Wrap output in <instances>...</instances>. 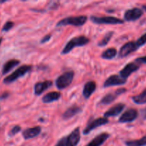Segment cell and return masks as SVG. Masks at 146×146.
<instances>
[{"label":"cell","mask_w":146,"mask_h":146,"mask_svg":"<svg viewBox=\"0 0 146 146\" xmlns=\"http://www.w3.org/2000/svg\"><path fill=\"white\" fill-rule=\"evenodd\" d=\"M90 42V39L85 36H78L72 38L64 46V48L62 50L61 54L62 55H65V54H69L72 49H74L76 47L83 46L87 45Z\"/></svg>","instance_id":"obj_1"},{"label":"cell","mask_w":146,"mask_h":146,"mask_svg":"<svg viewBox=\"0 0 146 146\" xmlns=\"http://www.w3.org/2000/svg\"><path fill=\"white\" fill-rule=\"evenodd\" d=\"M31 69H32V66L31 65L24 64V65L21 66L17 70H15L14 72L11 73L9 76H7V77H5L4 81H3V83L4 84H11V83L16 81L17 79L21 78V77L24 76L26 74L29 72Z\"/></svg>","instance_id":"obj_2"},{"label":"cell","mask_w":146,"mask_h":146,"mask_svg":"<svg viewBox=\"0 0 146 146\" xmlns=\"http://www.w3.org/2000/svg\"><path fill=\"white\" fill-rule=\"evenodd\" d=\"M87 21V17L84 15L76 16V17H68L62 19L58 21L57 27H64V26H74V27H82Z\"/></svg>","instance_id":"obj_3"},{"label":"cell","mask_w":146,"mask_h":146,"mask_svg":"<svg viewBox=\"0 0 146 146\" xmlns=\"http://www.w3.org/2000/svg\"><path fill=\"white\" fill-rule=\"evenodd\" d=\"M74 72L73 71H67L60 76L55 81V86L59 90H63L67 88L73 81Z\"/></svg>","instance_id":"obj_4"},{"label":"cell","mask_w":146,"mask_h":146,"mask_svg":"<svg viewBox=\"0 0 146 146\" xmlns=\"http://www.w3.org/2000/svg\"><path fill=\"white\" fill-rule=\"evenodd\" d=\"M90 20L96 24H123L124 20L115 17H96L91 16Z\"/></svg>","instance_id":"obj_5"},{"label":"cell","mask_w":146,"mask_h":146,"mask_svg":"<svg viewBox=\"0 0 146 146\" xmlns=\"http://www.w3.org/2000/svg\"><path fill=\"white\" fill-rule=\"evenodd\" d=\"M138 48L135 41H128L120 48L118 53V56L120 58H125L132 53L137 51Z\"/></svg>","instance_id":"obj_6"},{"label":"cell","mask_w":146,"mask_h":146,"mask_svg":"<svg viewBox=\"0 0 146 146\" xmlns=\"http://www.w3.org/2000/svg\"><path fill=\"white\" fill-rule=\"evenodd\" d=\"M138 116V112L135 108H129L126 110L119 118L118 122L120 123H127L133 122Z\"/></svg>","instance_id":"obj_7"},{"label":"cell","mask_w":146,"mask_h":146,"mask_svg":"<svg viewBox=\"0 0 146 146\" xmlns=\"http://www.w3.org/2000/svg\"><path fill=\"white\" fill-rule=\"evenodd\" d=\"M109 121L107 118H98L94 119V121H91L88 125L86 126V128H84V131H83V134L84 135H88L90 132L94 130L95 128H99L100 126H102V125H105V124L108 123Z\"/></svg>","instance_id":"obj_8"},{"label":"cell","mask_w":146,"mask_h":146,"mask_svg":"<svg viewBox=\"0 0 146 146\" xmlns=\"http://www.w3.org/2000/svg\"><path fill=\"white\" fill-rule=\"evenodd\" d=\"M140 68V65L137 64V63L130 62L127 64H126L122 70H120L119 72V76L121 78L127 80V78L131 75L133 73L135 72Z\"/></svg>","instance_id":"obj_9"},{"label":"cell","mask_w":146,"mask_h":146,"mask_svg":"<svg viewBox=\"0 0 146 146\" xmlns=\"http://www.w3.org/2000/svg\"><path fill=\"white\" fill-rule=\"evenodd\" d=\"M143 11L140 8H135L127 9L124 14V20L126 21H135L143 16Z\"/></svg>","instance_id":"obj_10"},{"label":"cell","mask_w":146,"mask_h":146,"mask_svg":"<svg viewBox=\"0 0 146 146\" xmlns=\"http://www.w3.org/2000/svg\"><path fill=\"white\" fill-rule=\"evenodd\" d=\"M127 80L121 78L119 75H112L109 76L105 81L104 82L103 86L104 88H108L111 86H121L126 84Z\"/></svg>","instance_id":"obj_11"},{"label":"cell","mask_w":146,"mask_h":146,"mask_svg":"<svg viewBox=\"0 0 146 146\" xmlns=\"http://www.w3.org/2000/svg\"><path fill=\"white\" fill-rule=\"evenodd\" d=\"M80 128L77 127L68 136H67L66 146H77L80 143Z\"/></svg>","instance_id":"obj_12"},{"label":"cell","mask_w":146,"mask_h":146,"mask_svg":"<svg viewBox=\"0 0 146 146\" xmlns=\"http://www.w3.org/2000/svg\"><path fill=\"white\" fill-rule=\"evenodd\" d=\"M52 86V81H39L37 84H35L34 86V95L39 96L42 95L43 93L47 89L50 88Z\"/></svg>","instance_id":"obj_13"},{"label":"cell","mask_w":146,"mask_h":146,"mask_svg":"<svg viewBox=\"0 0 146 146\" xmlns=\"http://www.w3.org/2000/svg\"><path fill=\"white\" fill-rule=\"evenodd\" d=\"M125 105L122 103H119V104H115L107 111H105L104 113V118H109V117H116L117 115H120L123 111L124 110Z\"/></svg>","instance_id":"obj_14"},{"label":"cell","mask_w":146,"mask_h":146,"mask_svg":"<svg viewBox=\"0 0 146 146\" xmlns=\"http://www.w3.org/2000/svg\"><path fill=\"white\" fill-rule=\"evenodd\" d=\"M109 138H110V134L107 133H102L94 137L85 146H101Z\"/></svg>","instance_id":"obj_15"},{"label":"cell","mask_w":146,"mask_h":146,"mask_svg":"<svg viewBox=\"0 0 146 146\" xmlns=\"http://www.w3.org/2000/svg\"><path fill=\"white\" fill-rule=\"evenodd\" d=\"M42 128L40 126H35L33 128H29L22 131V136L25 140L31 139L40 134Z\"/></svg>","instance_id":"obj_16"},{"label":"cell","mask_w":146,"mask_h":146,"mask_svg":"<svg viewBox=\"0 0 146 146\" xmlns=\"http://www.w3.org/2000/svg\"><path fill=\"white\" fill-rule=\"evenodd\" d=\"M96 89V84L94 81H87L84 85L82 90V96L85 99H88Z\"/></svg>","instance_id":"obj_17"},{"label":"cell","mask_w":146,"mask_h":146,"mask_svg":"<svg viewBox=\"0 0 146 146\" xmlns=\"http://www.w3.org/2000/svg\"><path fill=\"white\" fill-rule=\"evenodd\" d=\"M61 93L59 91H52L45 94L42 98V101L44 104H50L58 101L61 98Z\"/></svg>","instance_id":"obj_18"},{"label":"cell","mask_w":146,"mask_h":146,"mask_svg":"<svg viewBox=\"0 0 146 146\" xmlns=\"http://www.w3.org/2000/svg\"><path fill=\"white\" fill-rule=\"evenodd\" d=\"M82 112V108L77 106H72L67 108L62 114V118L64 120H69Z\"/></svg>","instance_id":"obj_19"},{"label":"cell","mask_w":146,"mask_h":146,"mask_svg":"<svg viewBox=\"0 0 146 146\" xmlns=\"http://www.w3.org/2000/svg\"><path fill=\"white\" fill-rule=\"evenodd\" d=\"M20 64V61L17 59H11L4 64L2 68V75L7 74L10 71L13 69L14 67L17 66Z\"/></svg>","instance_id":"obj_20"},{"label":"cell","mask_w":146,"mask_h":146,"mask_svg":"<svg viewBox=\"0 0 146 146\" xmlns=\"http://www.w3.org/2000/svg\"><path fill=\"white\" fill-rule=\"evenodd\" d=\"M118 97V96L115 94V93H109V94H106L102 98L100 101L99 104L100 105H109V104H112L113 102H114L117 98Z\"/></svg>","instance_id":"obj_21"},{"label":"cell","mask_w":146,"mask_h":146,"mask_svg":"<svg viewBox=\"0 0 146 146\" xmlns=\"http://www.w3.org/2000/svg\"><path fill=\"white\" fill-rule=\"evenodd\" d=\"M117 55V51L115 48H109L104 50L101 54V58L106 60L113 59Z\"/></svg>","instance_id":"obj_22"},{"label":"cell","mask_w":146,"mask_h":146,"mask_svg":"<svg viewBox=\"0 0 146 146\" xmlns=\"http://www.w3.org/2000/svg\"><path fill=\"white\" fill-rule=\"evenodd\" d=\"M132 100L133 102L136 104H139V105H142V104H146V88L140 93V94L137 96H134L132 97Z\"/></svg>","instance_id":"obj_23"},{"label":"cell","mask_w":146,"mask_h":146,"mask_svg":"<svg viewBox=\"0 0 146 146\" xmlns=\"http://www.w3.org/2000/svg\"><path fill=\"white\" fill-rule=\"evenodd\" d=\"M126 146H145L146 145V135L143 136L140 139L127 141L125 142Z\"/></svg>","instance_id":"obj_24"},{"label":"cell","mask_w":146,"mask_h":146,"mask_svg":"<svg viewBox=\"0 0 146 146\" xmlns=\"http://www.w3.org/2000/svg\"><path fill=\"white\" fill-rule=\"evenodd\" d=\"M113 34H114V33H113V31H109V32H107V34L104 36V37L102 38V40H100V41H99L97 45L100 47L105 46L110 42V40L111 39V38L113 37Z\"/></svg>","instance_id":"obj_25"},{"label":"cell","mask_w":146,"mask_h":146,"mask_svg":"<svg viewBox=\"0 0 146 146\" xmlns=\"http://www.w3.org/2000/svg\"><path fill=\"white\" fill-rule=\"evenodd\" d=\"M14 26V23L13 22V21H7V22L5 23V24L3 26L1 31H2L3 32H7V31H9L10 29H11Z\"/></svg>","instance_id":"obj_26"},{"label":"cell","mask_w":146,"mask_h":146,"mask_svg":"<svg viewBox=\"0 0 146 146\" xmlns=\"http://www.w3.org/2000/svg\"><path fill=\"white\" fill-rule=\"evenodd\" d=\"M21 128L19 126V125H14V126L11 128V131H9V135L10 137H12V136H14V135L18 134L19 132H21Z\"/></svg>","instance_id":"obj_27"},{"label":"cell","mask_w":146,"mask_h":146,"mask_svg":"<svg viewBox=\"0 0 146 146\" xmlns=\"http://www.w3.org/2000/svg\"><path fill=\"white\" fill-rule=\"evenodd\" d=\"M135 42L136 44H137L138 48H140V47L143 46V45H145V44H146V33L143 34V35H142L141 36H140V38L135 41Z\"/></svg>","instance_id":"obj_28"},{"label":"cell","mask_w":146,"mask_h":146,"mask_svg":"<svg viewBox=\"0 0 146 146\" xmlns=\"http://www.w3.org/2000/svg\"><path fill=\"white\" fill-rule=\"evenodd\" d=\"M51 38H52V34H47V35H45L42 38L41 41H40V44H45V43H47L48 41H50Z\"/></svg>","instance_id":"obj_29"},{"label":"cell","mask_w":146,"mask_h":146,"mask_svg":"<svg viewBox=\"0 0 146 146\" xmlns=\"http://www.w3.org/2000/svg\"><path fill=\"white\" fill-rule=\"evenodd\" d=\"M135 63H137V64H146V56H140L136 58Z\"/></svg>","instance_id":"obj_30"},{"label":"cell","mask_w":146,"mask_h":146,"mask_svg":"<svg viewBox=\"0 0 146 146\" xmlns=\"http://www.w3.org/2000/svg\"><path fill=\"white\" fill-rule=\"evenodd\" d=\"M66 140H67V136L63 137L57 142L55 146H66Z\"/></svg>","instance_id":"obj_31"},{"label":"cell","mask_w":146,"mask_h":146,"mask_svg":"<svg viewBox=\"0 0 146 146\" xmlns=\"http://www.w3.org/2000/svg\"><path fill=\"white\" fill-rule=\"evenodd\" d=\"M9 96V92H4L1 94V95L0 96V100H4L7 98Z\"/></svg>","instance_id":"obj_32"},{"label":"cell","mask_w":146,"mask_h":146,"mask_svg":"<svg viewBox=\"0 0 146 146\" xmlns=\"http://www.w3.org/2000/svg\"><path fill=\"white\" fill-rule=\"evenodd\" d=\"M2 40H3L2 37H0V45H1V42H2Z\"/></svg>","instance_id":"obj_33"},{"label":"cell","mask_w":146,"mask_h":146,"mask_svg":"<svg viewBox=\"0 0 146 146\" xmlns=\"http://www.w3.org/2000/svg\"><path fill=\"white\" fill-rule=\"evenodd\" d=\"M143 9L145 10V11H146V6H143Z\"/></svg>","instance_id":"obj_34"},{"label":"cell","mask_w":146,"mask_h":146,"mask_svg":"<svg viewBox=\"0 0 146 146\" xmlns=\"http://www.w3.org/2000/svg\"><path fill=\"white\" fill-rule=\"evenodd\" d=\"M6 2V1H0V4H2V3Z\"/></svg>","instance_id":"obj_35"}]
</instances>
